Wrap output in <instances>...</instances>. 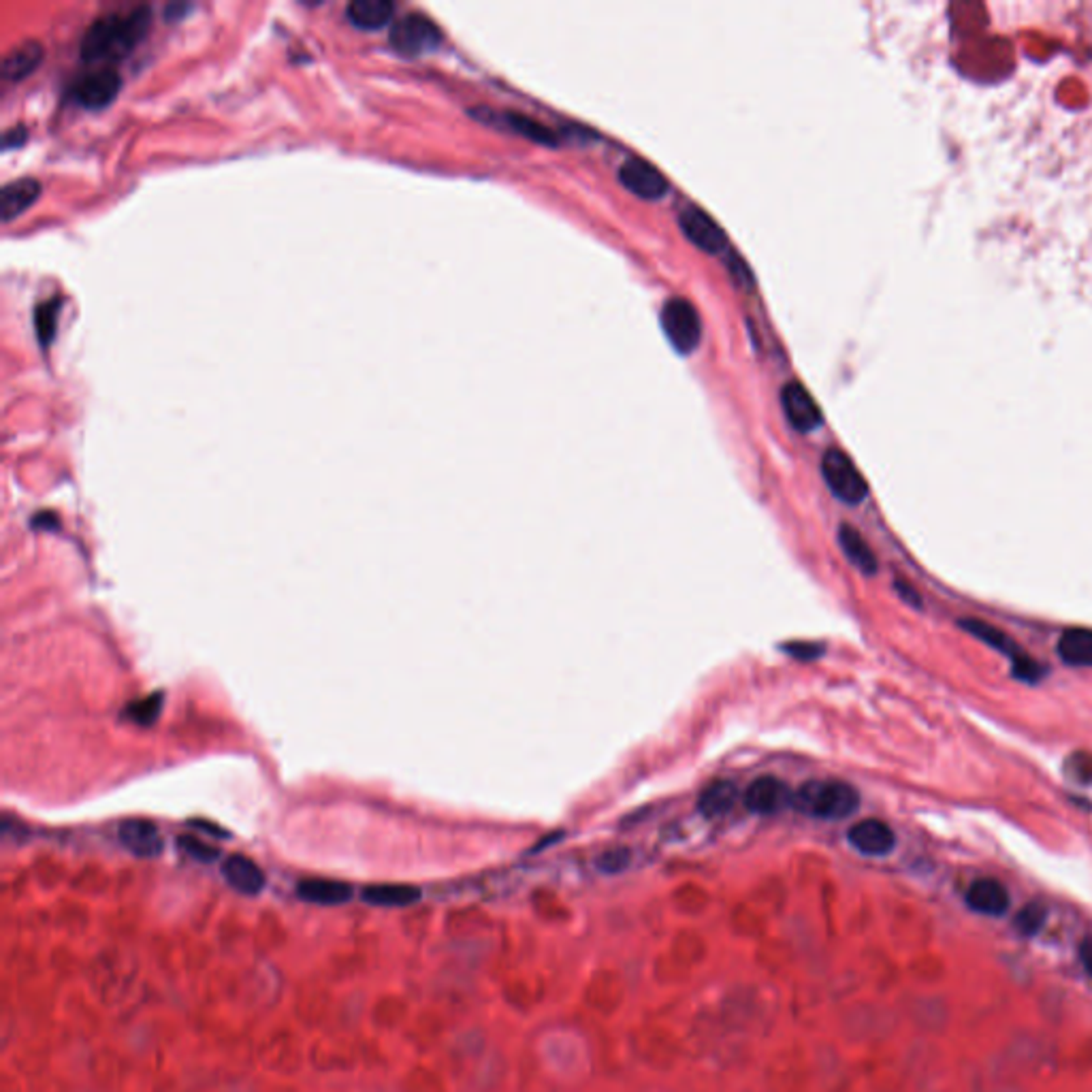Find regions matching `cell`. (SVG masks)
Segmentation results:
<instances>
[{
    "label": "cell",
    "instance_id": "6da1fadb",
    "mask_svg": "<svg viewBox=\"0 0 1092 1092\" xmlns=\"http://www.w3.org/2000/svg\"><path fill=\"white\" fill-rule=\"evenodd\" d=\"M150 26V7L141 5L128 13L111 11L90 22L79 41V56L86 62H109L126 56Z\"/></svg>",
    "mask_w": 1092,
    "mask_h": 1092
},
{
    "label": "cell",
    "instance_id": "7a4b0ae2",
    "mask_svg": "<svg viewBox=\"0 0 1092 1092\" xmlns=\"http://www.w3.org/2000/svg\"><path fill=\"white\" fill-rule=\"evenodd\" d=\"M792 807L815 820H845L858 811L860 794L845 781L813 779L796 789Z\"/></svg>",
    "mask_w": 1092,
    "mask_h": 1092
},
{
    "label": "cell",
    "instance_id": "3957f363",
    "mask_svg": "<svg viewBox=\"0 0 1092 1092\" xmlns=\"http://www.w3.org/2000/svg\"><path fill=\"white\" fill-rule=\"evenodd\" d=\"M389 43L403 58H416L429 54L442 43L438 24L423 13H405L393 22L389 31Z\"/></svg>",
    "mask_w": 1092,
    "mask_h": 1092
},
{
    "label": "cell",
    "instance_id": "277c9868",
    "mask_svg": "<svg viewBox=\"0 0 1092 1092\" xmlns=\"http://www.w3.org/2000/svg\"><path fill=\"white\" fill-rule=\"evenodd\" d=\"M822 476L833 495L849 506L862 504L868 495V484L864 476L843 451H826L822 459Z\"/></svg>",
    "mask_w": 1092,
    "mask_h": 1092
},
{
    "label": "cell",
    "instance_id": "5b68a950",
    "mask_svg": "<svg viewBox=\"0 0 1092 1092\" xmlns=\"http://www.w3.org/2000/svg\"><path fill=\"white\" fill-rule=\"evenodd\" d=\"M662 327L664 333L668 335L670 344L679 352L688 354L695 350L702 335V323L695 308L688 299L677 297L670 299L662 310Z\"/></svg>",
    "mask_w": 1092,
    "mask_h": 1092
},
{
    "label": "cell",
    "instance_id": "8992f818",
    "mask_svg": "<svg viewBox=\"0 0 1092 1092\" xmlns=\"http://www.w3.org/2000/svg\"><path fill=\"white\" fill-rule=\"evenodd\" d=\"M120 75L115 69H92L75 79L71 97L86 109H101L115 99L117 92H120Z\"/></svg>",
    "mask_w": 1092,
    "mask_h": 1092
},
{
    "label": "cell",
    "instance_id": "52a82bcc",
    "mask_svg": "<svg viewBox=\"0 0 1092 1092\" xmlns=\"http://www.w3.org/2000/svg\"><path fill=\"white\" fill-rule=\"evenodd\" d=\"M679 225H681V231L686 233L688 240L693 246H698L700 250H704V253H708V255L726 253L728 235L723 233V229L717 225V222L710 218L706 212H702L700 207H693V205L688 207L686 212L681 214Z\"/></svg>",
    "mask_w": 1092,
    "mask_h": 1092
},
{
    "label": "cell",
    "instance_id": "ba28073f",
    "mask_svg": "<svg viewBox=\"0 0 1092 1092\" xmlns=\"http://www.w3.org/2000/svg\"><path fill=\"white\" fill-rule=\"evenodd\" d=\"M794 805V789L777 777H760L745 789V807L752 813L774 815Z\"/></svg>",
    "mask_w": 1092,
    "mask_h": 1092
},
{
    "label": "cell",
    "instance_id": "9c48e42d",
    "mask_svg": "<svg viewBox=\"0 0 1092 1092\" xmlns=\"http://www.w3.org/2000/svg\"><path fill=\"white\" fill-rule=\"evenodd\" d=\"M619 180L623 186L642 199H662L668 192V180L651 163L642 158H627L619 169Z\"/></svg>",
    "mask_w": 1092,
    "mask_h": 1092
},
{
    "label": "cell",
    "instance_id": "30bf717a",
    "mask_svg": "<svg viewBox=\"0 0 1092 1092\" xmlns=\"http://www.w3.org/2000/svg\"><path fill=\"white\" fill-rule=\"evenodd\" d=\"M781 405L794 429L807 433L822 425V410L811 393L800 383H789L781 391Z\"/></svg>",
    "mask_w": 1092,
    "mask_h": 1092
},
{
    "label": "cell",
    "instance_id": "8fae6325",
    "mask_svg": "<svg viewBox=\"0 0 1092 1092\" xmlns=\"http://www.w3.org/2000/svg\"><path fill=\"white\" fill-rule=\"evenodd\" d=\"M847 840L853 849L864 856H888L897 847V835L881 820H862L853 824L847 833Z\"/></svg>",
    "mask_w": 1092,
    "mask_h": 1092
},
{
    "label": "cell",
    "instance_id": "7c38bea8",
    "mask_svg": "<svg viewBox=\"0 0 1092 1092\" xmlns=\"http://www.w3.org/2000/svg\"><path fill=\"white\" fill-rule=\"evenodd\" d=\"M122 845L137 858H156L163 851V837L148 820H126L117 828Z\"/></svg>",
    "mask_w": 1092,
    "mask_h": 1092
},
{
    "label": "cell",
    "instance_id": "4fadbf2b",
    "mask_svg": "<svg viewBox=\"0 0 1092 1092\" xmlns=\"http://www.w3.org/2000/svg\"><path fill=\"white\" fill-rule=\"evenodd\" d=\"M222 875H225L227 884L235 888L246 897H256L265 888V873L260 871V866L250 860L242 853H233L225 862H222Z\"/></svg>",
    "mask_w": 1092,
    "mask_h": 1092
},
{
    "label": "cell",
    "instance_id": "5bb4252c",
    "mask_svg": "<svg viewBox=\"0 0 1092 1092\" xmlns=\"http://www.w3.org/2000/svg\"><path fill=\"white\" fill-rule=\"evenodd\" d=\"M38 194H41V183L35 178H18L7 182L0 188V220L11 222L13 218L22 216L26 209L35 205Z\"/></svg>",
    "mask_w": 1092,
    "mask_h": 1092
},
{
    "label": "cell",
    "instance_id": "9a60e30c",
    "mask_svg": "<svg viewBox=\"0 0 1092 1092\" xmlns=\"http://www.w3.org/2000/svg\"><path fill=\"white\" fill-rule=\"evenodd\" d=\"M967 905L982 915L998 917L1009 910V892L1001 881L983 877L973 881V886L967 892Z\"/></svg>",
    "mask_w": 1092,
    "mask_h": 1092
},
{
    "label": "cell",
    "instance_id": "2e32d148",
    "mask_svg": "<svg viewBox=\"0 0 1092 1092\" xmlns=\"http://www.w3.org/2000/svg\"><path fill=\"white\" fill-rule=\"evenodd\" d=\"M43 60V45L35 41V38H26V41L13 45L0 62V73H3L5 82H22L36 71L38 64Z\"/></svg>",
    "mask_w": 1092,
    "mask_h": 1092
},
{
    "label": "cell",
    "instance_id": "e0dca14e",
    "mask_svg": "<svg viewBox=\"0 0 1092 1092\" xmlns=\"http://www.w3.org/2000/svg\"><path fill=\"white\" fill-rule=\"evenodd\" d=\"M395 5L391 0H350L346 20L363 31H378L391 22Z\"/></svg>",
    "mask_w": 1092,
    "mask_h": 1092
},
{
    "label": "cell",
    "instance_id": "ac0fdd59",
    "mask_svg": "<svg viewBox=\"0 0 1092 1092\" xmlns=\"http://www.w3.org/2000/svg\"><path fill=\"white\" fill-rule=\"evenodd\" d=\"M739 787H736V783L732 781H726V779H717L713 783H708L702 792H700V798H698V809L700 813L704 815V818L708 820H717V818H723V815H728L736 802H739Z\"/></svg>",
    "mask_w": 1092,
    "mask_h": 1092
},
{
    "label": "cell",
    "instance_id": "d6986e66",
    "mask_svg": "<svg viewBox=\"0 0 1092 1092\" xmlns=\"http://www.w3.org/2000/svg\"><path fill=\"white\" fill-rule=\"evenodd\" d=\"M837 536H838V545H840V548H843L845 557L849 559L851 565H856V568L862 574H868V576L877 572L879 563H877L875 552L871 550V546H868V543L864 541L862 534L856 528H851V525L843 523L838 528Z\"/></svg>",
    "mask_w": 1092,
    "mask_h": 1092
},
{
    "label": "cell",
    "instance_id": "ffe728a7",
    "mask_svg": "<svg viewBox=\"0 0 1092 1092\" xmlns=\"http://www.w3.org/2000/svg\"><path fill=\"white\" fill-rule=\"evenodd\" d=\"M299 899L316 905H341L350 901L352 888L335 879H304L297 886Z\"/></svg>",
    "mask_w": 1092,
    "mask_h": 1092
},
{
    "label": "cell",
    "instance_id": "44dd1931",
    "mask_svg": "<svg viewBox=\"0 0 1092 1092\" xmlns=\"http://www.w3.org/2000/svg\"><path fill=\"white\" fill-rule=\"evenodd\" d=\"M1058 655L1064 664L1077 668L1092 666V629L1073 627L1058 640Z\"/></svg>",
    "mask_w": 1092,
    "mask_h": 1092
},
{
    "label": "cell",
    "instance_id": "7402d4cb",
    "mask_svg": "<svg viewBox=\"0 0 1092 1092\" xmlns=\"http://www.w3.org/2000/svg\"><path fill=\"white\" fill-rule=\"evenodd\" d=\"M960 625H963V629H967L971 636H976V638H980L982 642L988 644V647L1005 653V655L1009 657V660H1011V664L1018 662L1022 655H1026V653H1022V651L1016 647V642L1011 640V638L1005 634V631H1001V629L994 627V625H990V623H983V621H980V619H963V621H960Z\"/></svg>",
    "mask_w": 1092,
    "mask_h": 1092
},
{
    "label": "cell",
    "instance_id": "603a6c76",
    "mask_svg": "<svg viewBox=\"0 0 1092 1092\" xmlns=\"http://www.w3.org/2000/svg\"><path fill=\"white\" fill-rule=\"evenodd\" d=\"M420 899V890L405 884H380L363 890V901L378 907H405Z\"/></svg>",
    "mask_w": 1092,
    "mask_h": 1092
},
{
    "label": "cell",
    "instance_id": "cb8c5ba5",
    "mask_svg": "<svg viewBox=\"0 0 1092 1092\" xmlns=\"http://www.w3.org/2000/svg\"><path fill=\"white\" fill-rule=\"evenodd\" d=\"M506 122L512 130H517L519 135L534 139L538 143H545V146H555V143H557L555 133H552L548 126L532 120V117H525V115H519V113H506Z\"/></svg>",
    "mask_w": 1092,
    "mask_h": 1092
},
{
    "label": "cell",
    "instance_id": "d4e9b609",
    "mask_svg": "<svg viewBox=\"0 0 1092 1092\" xmlns=\"http://www.w3.org/2000/svg\"><path fill=\"white\" fill-rule=\"evenodd\" d=\"M58 312H60V301L58 299H47V301H43V304H38L35 308V328H36L38 341H41L43 346L54 339Z\"/></svg>",
    "mask_w": 1092,
    "mask_h": 1092
},
{
    "label": "cell",
    "instance_id": "484cf974",
    "mask_svg": "<svg viewBox=\"0 0 1092 1092\" xmlns=\"http://www.w3.org/2000/svg\"><path fill=\"white\" fill-rule=\"evenodd\" d=\"M163 700H165L163 693H152L148 698L130 704L126 715L135 723H139V726H152V723L158 719V715H161Z\"/></svg>",
    "mask_w": 1092,
    "mask_h": 1092
},
{
    "label": "cell",
    "instance_id": "4316f807",
    "mask_svg": "<svg viewBox=\"0 0 1092 1092\" xmlns=\"http://www.w3.org/2000/svg\"><path fill=\"white\" fill-rule=\"evenodd\" d=\"M1046 917H1048L1046 907H1044V905H1039V903H1031V905H1026L1024 910L1016 915L1014 924H1016V928H1018L1020 935H1024V937H1033V935H1037L1039 930L1044 928Z\"/></svg>",
    "mask_w": 1092,
    "mask_h": 1092
},
{
    "label": "cell",
    "instance_id": "83f0119b",
    "mask_svg": "<svg viewBox=\"0 0 1092 1092\" xmlns=\"http://www.w3.org/2000/svg\"><path fill=\"white\" fill-rule=\"evenodd\" d=\"M180 845H182L183 851L188 853L190 858L199 860V862H214L220 856V849L207 845V843H203V840L194 838V837H182Z\"/></svg>",
    "mask_w": 1092,
    "mask_h": 1092
},
{
    "label": "cell",
    "instance_id": "f1b7e54d",
    "mask_svg": "<svg viewBox=\"0 0 1092 1092\" xmlns=\"http://www.w3.org/2000/svg\"><path fill=\"white\" fill-rule=\"evenodd\" d=\"M1067 772L1069 777L1077 783H1092V756L1090 754H1073L1067 760Z\"/></svg>",
    "mask_w": 1092,
    "mask_h": 1092
},
{
    "label": "cell",
    "instance_id": "f546056e",
    "mask_svg": "<svg viewBox=\"0 0 1092 1092\" xmlns=\"http://www.w3.org/2000/svg\"><path fill=\"white\" fill-rule=\"evenodd\" d=\"M789 657H794V660H805V662H811V660H818V657L824 653V644H818V642H807V640H796V642H787L781 647Z\"/></svg>",
    "mask_w": 1092,
    "mask_h": 1092
},
{
    "label": "cell",
    "instance_id": "4dcf8cb0",
    "mask_svg": "<svg viewBox=\"0 0 1092 1092\" xmlns=\"http://www.w3.org/2000/svg\"><path fill=\"white\" fill-rule=\"evenodd\" d=\"M627 862H629V851L621 849V847L604 851L602 856L598 858V866H600V871H604V873L621 871L623 866H627Z\"/></svg>",
    "mask_w": 1092,
    "mask_h": 1092
},
{
    "label": "cell",
    "instance_id": "1f68e13d",
    "mask_svg": "<svg viewBox=\"0 0 1092 1092\" xmlns=\"http://www.w3.org/2000/svg\"><path fill=\"white\" fill-rule=\"evenodd\" d=\"M894 587H897V594H899L907 604H911L913 609L922 607V598L917 596V591H915L911 585H907V583H903V581H897V583H894Z\"/></svg>",
    "mask_w": 1092,
    "mask_h": 1092
},
{
    "label": "cell",
    "instance_id": "d6a6232c",
    "mask_svg": "<svg viewBox=\"0 0 1092 1092\" xmlns=\"http://www.w3.org/2000/svg\"><path fill=\"white\" fill-rule=\"evenodd\" d=\"M24 137H26V128L22 124L5 130V133H3V148L9 150L13 146H18V143L24 141Z\"/></svg>",
    "mask_w": 1092,
    "mask_h": 1092
},
{
    "label": "cell",
    "instance_id": "836d02e7",
    "mask_svg": "<svg viewBox=\"0 0 1092 1092\" xmlns=\"http://www.w3.org/2000/svg\"><path fill=\"white\" fill-rule=\"evenodd\" d=\"M1080 960L1088 971V976H1092V935L1080 943Z\"/></svg>",
    "mask_w": 1092,
    "mask_h": 1092
},
{
    "label": "cell",
    "instance_id": "e575fe53",
    "mask_svg": "<svg viewBox=\"0 0 1092 1092\" xmlns=\"http://www.w3.org/2000/svg\"><path fill=\"white\" fill-rule=\"evenodd\" d=\"M33 525H35V528L51 530V528H56V525H58V519H56V515H51V512H41V515H36L33 519Z\"/></svg>",
    "mask_w": 1092,
    "mask_h": 1092
},
{
    "label": "cell",
    "instance_id": "d590c367",
    "mask_svg": "<svg viewBox=\"0 0 1092 1092\" xmlns=\"http://www.w3.org/2000/svg\"><path fill=\"white\" fill-rule=\"evenodd\" d=\"M188 11V5L186 3H171L165 7V18L167 20H180L182 16L180 13H186Z\"/></svg>",
    "mask_w": 1092,
    "mask_h": 1092
},
{
    "label": "cell",
    "instance_id": "8d00e7d4",
    "mask_svg": "<svg viewBox=\"0 0 1092 1092\" xmlns=\"http://www.w3.org/2000/svg\"><path fill=\"white\" fill-rule=\"evenodd\" d=\"M192 826H199V831H205V833H209V835H214V837H218V838H222V837H227V833H225V831H220V826H214V824L203 822V820H201V822H192Z\"/></svg>",
    "mask_w": 1092,
    "mask_h": 1092
}]
</instances>
